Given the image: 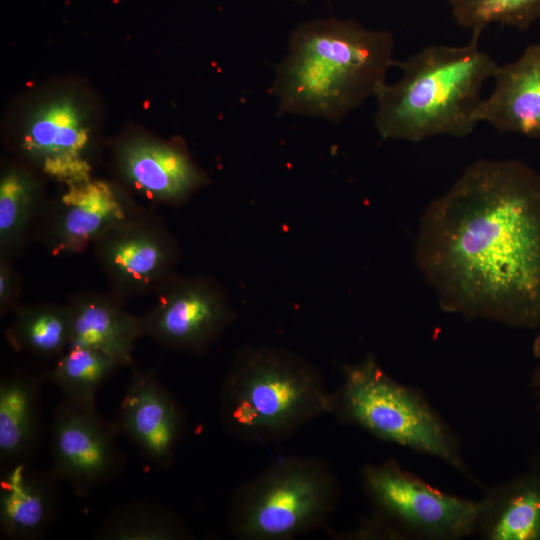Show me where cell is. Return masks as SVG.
Here are the masks:
<instances>
[{"label":"cell","mask_w":540,"mask_h":540,"mask_svg":"<svg viewBox=\"0 0 540 540\" xmlns=\"http://www.w3.org/2000/svg\"><path fill=\"white\" fill-rule=\"evenodd\" d=\"M10 258L0 256V313L14 311L20 296V277L13 268Z\"/></svg>","instance_id":"obj_25"},{"label":"cell","mask_w":540,"mask_h":540,"mask_svg":"<svg viewBox=\"0 0 540 540\" xmlns=\"http://www.w3.org/2000/svg\"><path fill=\"white\" fill-rule=\"evenodd\" d=\"M415 259L444 311L540 328V174L511 159L470 164L423 212Z\"/></svg>","instance_id":"obj_1"},{"label":"cell","mask_w":540,"mask_h":540,"mask_svg":"<svg viewBox=\"0 0 540 540\" xmlns=\"http://www.w3.org/2000/svg\"><path fill=\"white\" fill-rule=\"evenodd\" d=\"M331 411L332 392L319 370L297 353L279 347L239 350L220 390L223 426L251 442L284 439Z\"/></svg>","instance_id":"obj_4"},{"label":"cell","mask_w":540,"mask_h":540,"mask_svg":"<svg viewBox=\"0 0 540 540\" xmlns=\"http://www.w3.org/2000/svg\"><path fill=\"white\" fill-rule=\"evenodd\" d=\"M494 86L483 98L477 118L502 133L540 139V44H534L514 61L498 65Z\"/></svg>","instance_id":"obj_15"},{"label":"cell","mask_w":540,"mask_h":540,"mask_svg":"<svg viewBox=\"0 0 540 540\" xmlns=\"http://www.w3.org/2000/svg\"><path fill=\"white\" fill-rule=\"evenodd\" d=\"M361 483L371 515L350 538L460 540L474 535L477 501L444 492L393 459L365 464Z\"/></svg>","instance_id":"obj_7"},{"label":"cell","mask_w":540,"mask_h":540,"mask_svg":"<svg viewBox=\"0 0 540 540\" xmlns=\"http://www.w3.org/2000/svg\"><path fill=\"white\" fill-rule=\"evenodd\" d=\"M143 336L187 353L208 350L230 326L234 311L223 288L205 276L168 279L140 317Z\"/></svg>","instance_id":"obj_8"},{"label":"cell","mask_w":540,"mask_h":540,"mask_svg":"<svg viewBox=\"0 0 540 540\" xmlns=\"http://www.w3.org/2000/svg\"><path fill=\"white\" fill-rule=\"evenodd\" d=\"M140 211L118 186L91 177L65 185L55 202L42 211L40 237L52 256L80 254Z\"/></svg>","instance_id":"obj_12"},{"label":"cell","mask_w":540,"mask_h":540,"mask_svg":"<svg viewBox=\"0 0 540 540\" xmlns=\"http://www.w3.org/2000/svg\"><path fill=\"white\" fill-rule=\"evenodd\" d=\"M181 408L151 372L133 367L121 401L118 426L155 466L169 467L183 432Z\"/></svg>","instance_id":"obj_14"},{"label":"cell","mask_w":540,"mask_h":540,"mask_svg":"<svg viewBox=\"0 0 540 540\" xmlns=\"http://www.w3.org/2000/svg\"><path fill=\"white\" fill-rule=\"evenodd\" d=\"M112 293L125 300L155 294L173 275L180 249L155 215L140 211L93 245Z\"/></svg>","instance_id":"obj_9"},{"label":"cell","mask_w":540,"mask_h":540,"mask_svg":"<svg viewBox=\"0 0 540 540\" xmlns=\"http://www.w3.org/2000/svg\"><path fill=\"white\" fill-rule=\"evenodd\" d=\"M6 331L14 349L40 357L58 358L70 346L71 310L68 304L18 306Z\"/></svg>","instance_id":"obj_21"},{"label":"cell","mask_w":540,"mask_h":540,"mask_svg":"<svg viewBox=\"0 0 540 540\" xmlns=\"http://www.w3.org/2000/svg\"><path fill=\"white\" fill-rule=\"evenodd\" d=\"M461 28L482 32L491 24L528 29L540 19V0H447Z\"/></svg>","instance_id":"obj_24"},{"label":"cell","mask_w":540,"mask_h":540,"mask_svg":"<svg viewBox=\"0 0 540 540\" xmlns=\"http://www.w3.org/2000/svg\"><path fill=\"white\" fill-rule=\"evenodd\" d=\"M69 347L104 352L120 366L132 364L136 341L143 337L141 318L130 313L114 293L84 292L71 297Z\"/></svg>","instance_id":"obj_17"},{"label":"cell","mask_w":540,"mask_h":540,"mask_svg":"<svg viewBox=\"0 0 540 540\" xmlns=\"http://www.w3.org/2000/svg\"><path fill=\"white\" fill-rule=\"evenodd\" d=\"M115 160L126 183L158 203L181 205L209 183L181 144L135 136L120 143Z\"/></svg>","instance_id":"obj_13"},{"label":"cell","mask_w":540,"mask_h":540,"mask_svg":"<svg viewBox=\"0 0 540 540\" xmlns=\"http://www.w3.org/2000/svg\"><path fill=\"white\" fill-rule=\"evenodd\" d=\"M292 1H296V2H301V3H305V2H307V1H309V0H292Z\"/></svg>","instance_id":"obj_27"},{"label":"cell","mask_w":540,"mask_h":540,"mask_svg":"<svg viewBox=\"0 0 540 540\" xmlns=\"http://www.w3.org/2000/svg\"><path fill=\"white\" fill-rule=\"evenodd\" d=\"M96 538L104 540H180L190 533L170 510L145 502L117 508L100 525Z\"/></svg>","instance_id":"obj_22"},{"label":"cell","mask_w":540,"mask_h":540,"mask_svg":"<svg viewBox=\"0 0 540 540\" xmlns=\"http://www.w3.org/2000/svg\"><path fill=\"white\" fill-rule=\"evenodd\" d=\"M483 540H540V459L485 488L477 501L474 535Z\"/></svg>","instance_id":"obj_16"},{"label":"cell","mask_w":540,"mask_h":540,"mask_svg":"<svg viewBox=\"0 0 540 540\" xmlns=\"http://www.w3.org/2000/svg\"><path fill=\"white\" fill-rule=\"evenodd\" d=\"M40 380L14 374L0 382V458L9 464L27 461L40 433Z\"/></svg>","instance_id":"obj_19"},{"label":"cell","mask_w":540,"mask_h":540,"mask_svg":"<svg viewBox=\"0 0 540 540\" xmlns=\"http://www.w3.org/2000/svg\"><path fill=\"white\" fill-rule=\"evenodd\" d=\"M480 34L472 32L465 45H429L395 62L401 78L384 83L374 96V122L383 139L420 142L473 132L479 123L482 88L498 67L480 49Z\"/></svg>","instance_id":"obj_3"},{"label":"cell","mask_w":540,"mask_h":540,"mask_svg":"<svg viewBox=\"0 0 540 540\" xmlns=\"http://www.w3.org/2000/svg\"><path fill=\"white\" fill-rule=\"evenodd\" d=\"M341 371L331 411L340 423L435 457L481 486L467 466L459 437L421 390L396 381L372 354L345 364Z\"/></svg>","instance_id":"obj_5"},{"label":"cell","mask_w":540,"mask_h":540,"mask_svg":"<svg viewBox=\"0 0 540 540\" xmlns=\"http://www.w3.org/2000/svg\"><path fill=\"white\" fill-rule=\"evenodd\" d=\"M532 353L535 359V366L530 378V391L540 412V331L532 343Z\"/></svg>","instance_id":"obj_26"},{"label":"cell","mask_w":540,"mask_h":540,"mask_svg":"<svg viewBox=\"0 0 540 540\" xmlns=\"http://www.w3.org/2000/svg\"><path fill=\"white\" fill-rule=\"evenodd\" d=\"M120 365L108 354L87 347H69L57 358L48 378L65 400L95 405L100 385Z\"/></svg>","instance_id":"obj_23"},{"label":"cell","mask_w":540,"mask_h":540,"mask_svg":"<svg viewBox=\"0 0 540 540\" xmlns=\"http://www.w3.org/2000/svg\"><path fill=\"white\" fill-rule=\"evenodd\" d=\"M18 147L35 169L64 186L92 177L89 114L74 94H58L38 103L21 128Z\"/></svg>","instance_id":"obj_10"},{"label":"cell","mask_w":540,"mask_h":540,"mask_svg":"<svg viewBox=\"0 0 540 540\" xmlns=\"http://www.w3.org/2000/svg\"><path fill=\"white\" fill-rule=\"evenodd\" d=\"M52 476L87 494L111 480L123 465L114 430L95 405L63 400L51 429Z\"/></svg>","instance_id":"obj_11"},{"label":"cell","mask_w":540,"mask_h":540,"mask_svg":"<svg viewBox=\"0 0 540 540\" xmlns=\"http://www.w3.org/2000/svg\"><path fill=\"white\" fill-rule=\"evenodd\" d=\"M55 508L50 480L26 461L8 464L0 478V527L5 536L37 539L50 526Z\"/></svg>","instance_id":"obj_18"},{"label":"cell","mask_w":540,"mask_h":540,"mask_svg":"<svg viewBox=\"0 0 540 540\" xmlns=\"http://www.w3.org/2000/svg\"><path fill=\"white\" fill-rule=\"evenodd\" d=\"M393 49L389 31L369 29L353 19L300 23L272 82L279 115L340 122L386 83L395 65Z\"/></svg>","instance_id":"obj_2"},{"label":"cell","mask_w":540,"mask_h":540,"mask_svg":"<svg viewBox=\"0 0 540 540\" xmlns=\"http://www.w3.org/2000/svg\"><path fill=\"white\" fill-rule=\"evenodd\" d=\"M339 499L327 464L309 456L281 458L234 494L231 533L244 540H287L319 527Z\"/></svg>","instance_id":"obj_6"},{"label":"cell","mask_w":540,"mask_h":540,"mask_svg":"<svg viewBox=\"0 0 540 540\" xmlns=\"http://www.w3.org/2000/svg\"><path fill=\"white\" fill-rule=\"evenodd\" d=\"M41 185L23 166L6 167L0 177V256L12 259L41 215Z\"/></svg>","instance_id":"obj_20"}]
</instances>
